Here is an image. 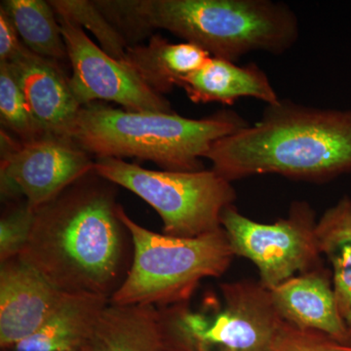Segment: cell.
Here are the masks:
<instances>
[{"instance_id": "ba28073f", "label": "cell", "mask_w": 351, "mask_h": 351, "mask_svg": "<svg viewBox=\"0 0 351 351\" xmlns=\"http://www.w3.org/2000/svg\"><path fill=\"white\" fill-rule=\"evenodd\" d=\"M221 225L234 256L257 267L258 282L267 290L323 265L316 237L317 219L306 201H294L288 218L271 223L247 218L232 205L221 214Z\"/></svg>"}, {"instance_id": "7402d4cb", "label": "cell", "mask_w": 351, "mask_h": 351, "mask_svg": "<svg viewBox=\"0 0 351 351\" xmlns=\"http://www.w3.org/2000/svg\"><path fill=\"white\" fill-rule=\"evenodd\" d=\"M36 211L25 201L13 203L0 221V263L19 257L27 243Z\"/></svg>"}, {"instance_id": "d6986e66", "label": "cell", "mask_w": 351, "mask_h": 351, "mask_svg": "<svg viewBox=\"0 0 351 351\" xmlns=\"http://www.w3.org/2000/svg\"><path fill=\"white\" fill-rule=\"evenodd\" d=\"M0 9L13 23L27 49L58 64L69 60L57 14L49 1L2 0Z\"/></svg>"}, {"instance_id": "6da1fadb", "label": "cell", "mask_w": 351, "mask_h": 351, "mask_svg": "<svg viewBox=\"0 0 351 351\" xmlns=\"http://www.w3.org/2000/svg\"><path fill=\"white\" fill-rule=\"evenodd\" d=\"M115 184L92 171L36 210L19 258L64 294L112 298L127 276L130 232Z\"/></svg>"}, {"instance_id": "277c9868", "label": "cell", "mask_w": 351, "mask_h": 351, "mask_svg": "<svg viewBox=\"0 0 351 351\" xmlns=\"http://www.w3.org/2000/svg\"><path fill=\"white\" fill-rule=\"evenodd\" d=\"M249 125L232 110L193 119L175 112H131L95 101L80 108L71 138L96 158L136 157L163 170L195 172L204 169L201 159L215 142Z\"/></svg>"}, {"instance_id": "ac0fdd59", "label": "cell", "mask_w": 351, "mask_h": 351, "mask_svg": "<svg viewBox=\"0 0 351 351\" xmlns=\"http://www.w3.org/2000/svg\"><path fill=\"white\" fill-rule=\"evenodd\" d=\"M321 255L332 265V287L339 313L351 331V197L328 208L316 225Z\"/></svg>"}, {"instance_id": "52a82bcc", "label": "cell", "mask_w": 351, "mask_h": 351, "mask_svg": "<svg viewBox=\"0 0 351 351\" xmlns=\"http://www.w3.org/2000/svg\"><path fill=\"white\" fill-rule=\"evenodd\" d=\"M95 172L115 186L128 189L158 213L163 233L191 239L221 228V214L237 193L232 182L215 171L149 170L123 159L96 158Z\"/></svg>"}, {"instance_id": "7c38bea8", "label": "cell", "mask_w": 351, "mask_h": 351, "mask_svg": "<svg viewBox=\"0 0 351 351\" xmlns=\"http://www.w3.org/2000/svg\"><path fill=\"white\" fill-rule=\"evenodd\" d=\"M36 123L45 135L71 138L80 105L60 64L25 45L10 63ZM73 140V138H71Z\"/></svg>"}, {"instance_id": "8992f818", "label": "cell", "mask_w": 351, "mask_h": 351, "mask_svg": "<svg viewBox=\"0 0 351 351\" xmlns=\"http://www.w3.org/2000/svg\"><path fill=\"white\" fill-rule=\"evenodd\" d=\"M221 297L160 308L168 351H267L284 320L258 281L223 283Z\"/></svg>"}, {"instance_id": "4fadbf2b", "label": "cell", "mask_w": 351, "mask_h": 351, "mask_svg": "<svg viewBox=\"0 0 351 351\" xmlns=\"http://www.w3.org/2000/svg\"><path fill=\"white\" fill-rule=\"evenodd\" d=\"M269 293L277 313L285 322L351 346V331L339 313L331 270L321 265L298 274Z\"/></svg>"}, {"instance_id": "5b68a950", "label": "cell", "mask_w": 351, "mask_h": 351, "mask_svg": "<svg viewBox=\"0 0 351 351\" xmlns=\"http://www.w3.org/2000/svg\"><path fill=\"white\" fill-rule=\"evenodd\" d=\"M133 252L123 282L110 298L120 306L167 307L188 302L201 281L219 277L235 257L223 228L191 239L147 230L119 206Z\"/></svg>"}, {"instance_id": "9a60e30c", "label": "cell", "mask_w": 351, "mask_h": 351, "mask_svg": "<svg viewBox=\"0 0 351 351\" xmlns=\"http://www.w3.org/2000/svg\"><path fill=\"white\" fill-rule=\"evenodd\" d=\"M180 87L195 104L221 103L232 106L241 98H254L274 105L280 101L267 73L257 64L239 66L234 62L211 57L186 77Z\"/></svg>"}, {"instance_id": "44dd1931", "label": "cell", "mask_w": 351, "mask_h": 351, "mask_svg": "<svg viewBox=\"0 0 351 351\" xmlns=\"http://www.w3.org/2000/svg\"><path fill=\"white\" fill-rule=\"evenodd\" d=\"M0 119L6 130L21 142L46 136L32 117L31 110L10 64L0 63Z\"/></svg>"}, {"instance_id": "2e32d148", "label": "cell", "mask_w": 351, "mask_h": 351, "mask_svg": "<svg viewBox=\"0 0 351 351\" xmlns=\"http://www.w3.org/2000/svg\"><path fill=\"white\" fill-rule=\"evenodd\" d=\"M211 55L188 43H171L154 34L147 44L129 46L122 60L154 93H170L182 78L200 69Z\"/></svg>"}, {"instance_id": "8fae6325", "label": "cell", "mask_w": 351, "mask_h": 351, "mask_svg": "<svg viewBox=\"0 0 351 351\" xmlns=\"http://www.w3.org/2000/svg\"><path fill=\"white\" fill-rule=\"evenodd\" d=\"M29 263L16 257L0 267V346L10 348L32 336L64 298Z\"/></svg>"}, {"instance_id": "cb8c5ba5", "label": "cell", "mask_w": 351, "mask_h": 351, "mask_svg": "<svg viewBox=\"0 0 351 351\" xmlns=\"http://www.w3.org/2000/svg\"><path fill=\"white\" fill-rule=\"evenodd\" d=\"M23 45L13 23L0 9V63H10Z\"/></svg>"}, {"instance_id": "9c48e42d", "label": "cell", "mask_w": 351, "mask_h": 351, "mask_svg": "<svg viewBox=\"0 0 351 351\" xmlns=\"http://www.w3.org/2000/svg\"><path fill=\"white\" fill-rule=\"evenodd\" d=\"M95 161L71 138L43 136L29 142L1 130V195L23 196L32 210L47 204L94 171Z\"/></svg>"}, {"instance_id": "603a6c76", "label": "cell", "mask_w": 351, "mask_h": 351, "mask_svg": "<svg viewBox=\"0 0 351 351\" xmlns=\"http://www.w3.org/2000/svg\"><path fill=\"white\" fill-rule=\"evenodd\" d=\"M267 351H351L323 332L300 329L284 321Z\"/></svg>"}, {"instance_id": "3957f363", "label": "cell", "mask_w": 351, "mask_h": 351, "mask_svg": "<svg viewBox=\"0 0 351 351\" xmlns=\"http://www.w3.org/2000/svg\"><path fill=\"white\" fill-rule=\"evenodd\" d=\"M112 18L129 46L165 29L234 63L252 52L282 54L300 36L294 11L271 0H114Z\"/></svg>"}, {"instance_id": "7a4b0ae2", "label": "cell", "mask_w": 351, "mask_h": 351, "mask_svg": "<svg viewBox=\"0 0 351 351\" xmlns=\"http://www.w3.org/2000/svg\"><path fill=\"white\" fill-rule=\"evenodd\" d=\"M205 158L232 182L265 174L329 182L351 173V110L280 99L254 125L215 142Z\"/></svg>"}, {"instance_id": "30bf717a", "label": "cell", "mask_w": 351, "mask_h": 351, "mask_svg": "<svg viewBox=\"0 0 351 351\" xmlns=\"http://www.w3.org/2000/svg\"><path fill=\"white\" fill-rule=\"evenodd\" d=\"M57 18L73 69L69 87L82 107L110 101L131 112H174L167 99L154 93L123 62L96 45L82 27L64 16Z\"/></svg>"}, {"instance_id": "ffe728a7", "label": "cell", "mask_w": 351, "mask_h": 351, "mask_svg": "<svg viewBox=\"0 0 351 351\" xmlns=\"http://www.w3.org/2000/svg\"><path fill=\"white\" fill-rule=\"evenodd\" d=\"M49 3L57 15L86 27L98 39L100 47L117 61L125 57L127 44L120 32L105 17L94 1L90 0H50Z\"/></svg>"}, {"instance_id": "5bb4252c", "label": "cell", "mask_w": 351, "mask_h": 351, "mask_svg": "<svg viewBox=\"0 0 351 351\" xmlns=\"http://www.w3.org/2000/svg\"><path fill=\"white\" fill-rule=\"evenodd\" d=\"M82 351H168L160 308L110 301Z\"/></svg>"}, {"instance_id": "e0dca14e", "label": "cell", "mask_w": 351, "mask_h": 351, "mask_svg": "<svg viewBox=\"0 0 351 351\" xmlns=\"http://www.w3.org/2000/svg\"><path fill=\"white\" fill-rule=\"evenodd\" d=\"M110 298L64 294L56 311L32 336L2 351H82Z\"/></svg>"}]
</instances>
